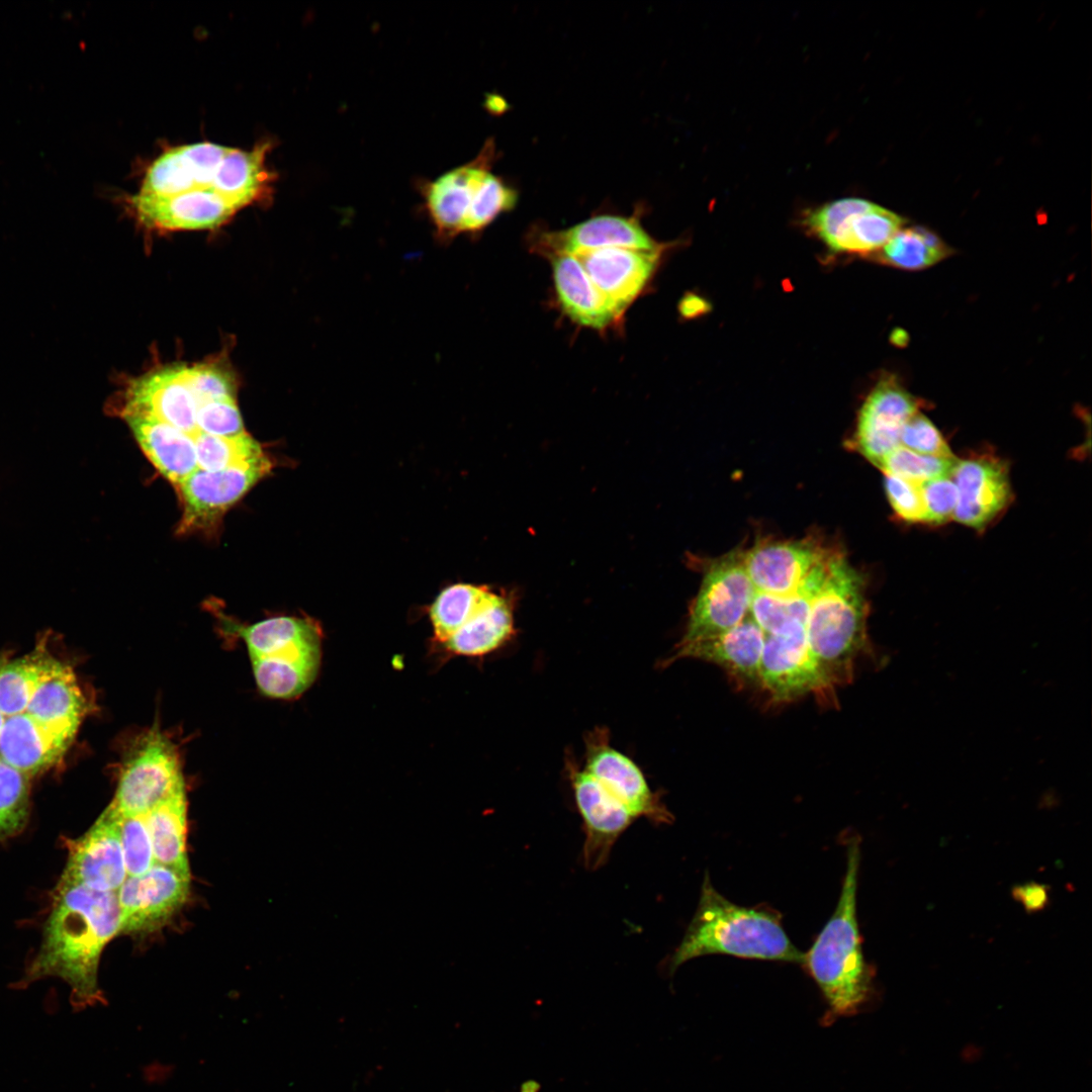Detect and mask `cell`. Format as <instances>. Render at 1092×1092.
Returning <instances> with one entry per match:
<instances>
[{
    "instance_id": "cell-1",
    "label": "cell",
    "mask_w": 1092,
    "mask_h": 1092,
    "mask_svg": "<svg viewBox=\"0 0 1092 1092\" xmlns=\"http://www.w3.org/2000/svg\"><path fill=\"white\" fill-rule=\"evenodd\" d=\"M120 922L117 892L60 879L25 984L57 977L69 985L75 1009L104 1002L98 986L99 959L108 941L120 933Z\"/></svg>"
},
{
    "instance_id": "cell-2",
    "label": "cell",
    "mask_w": 1092,
    "mask_h": 1092,
    "mask_svg": "<svg viewBox=\"0 0 1092 1092\" xmlns=\"http://www.w3.org/2000/svg\"><path fill=\"white\" fill-rule=\"evenodd\" d=\"M859 845L856 835L847 840L839 900L803 963L825 1000L824 1025L858 1014L874 996V973L863 957L856 915Z\"/></svg>"
},
{
    "instance_id": "cell-3",
    "label": "cell",
    "mask_w": 1092,
    "mask_h": 1092,
    "mask_svg": "<svg viewBox=\"0 0 1092 1092\" xmlns=\"http://www.w3.org/2000/svg\"><path fill=\"white\" fill-rule=\"evenodd\" d=\"M707 954L796 964L805 960L784 930L779 913L732 903L714 888L708 873L696 913L670 958L669 971Z\"/></svg>"
},
{
    "instance_id": "cell-4",
    "label": "cell",
    "mask_w": 1092,
    "mask_h": 1092,
    "mask_svg": "<svg viewBox=\"0 0 1092 1092\" xmlns=\"http://www.w3.org/2000/svg\"><path fill=\"white\" fill-rule=\"evenodd\" d=\"M267 150V144L243 151L212 143L169 149L148 168L139 193L212 190L241 209L269 194L274 175L266 166Z\"/></svg>"
},
{
    "instance_id": "cell-5",
    "label": "cell",
    "mask_w": 1092,
    "mask_h": 1092,
    "mask_svg": "<svg viewBox=\"0 0 1092 1092\" xmlns=\"http://www.w3.org/2000/svg\"><path fill=\"white\" fill-rule=\"evenodd\" d=\"M868 611L861 576L840 552L832 550L811 600L806 638L835 686L851 679L855 661L869 649Z\"/></svg>"
},
{
    "instance_id": "cell-6",
    "label": "cell",
    "mask_w": 1092,
    "mask_h": 1092,
    "mask_svg": "<svg viewBox=\"0 0 1092 1092\" xmlns=\"http://www.w3.org/2000/svg\"><path fill=\"white\" fill-rule=\"evenodd\" d=\"M242 638L259 691L292 700L314 681L322 662L323 630L310 617L277 616L251 625L225 622Z\"/></svg>"
},
{
    "instance_id": "cell-7",
    "label": "cell",
    "mask_w": 1092,
    "mask_h": 1092,
    "mask_svg": "<svg viewBox=\"0 0 1092 1092\" xmlns=\"http://www.w3.org/2000/svg\"><path fill=\"white\" fill-rule=\"evenodd\" d=\"M495 156V145L488 140L473 160L422 186L425 208L440 242L476 234L517 204L518 191L491 170Z\"/></svg>"
},
{
    "instance_id": "cell-8",
    "label": "cell",
    "mask_w": 1092,
    "mask_h": 1092,
    "mask_svg": "<svg viewBox=\"0 0 1092 1092\" xmlns=\"http://www.w3.org/2000/svg\"><path fill=\"white\" fill-rule=\"evenodd\" d=\"M183 784L176 746L154 729L138 740L124 759L107 807L119 815H146Z\"/></svg>"
},
{
    "instance_id": "cell-9",
    "label": "cell",
    "mask_w": 1092,
    "mask_h": 1092,
    "mask_svg": "<svg viewBox=\"0 0 1092 1092\" xmlns=\"http://www.w3.org/2000/svg\"><path fill=\"white\" fill-rule=\"evenodd\" d=\"M897 213L860 198L835 200L808 211L804 224L832 252L874 254L900 230Z\"/></svg>"
},
{
    "instance_id": "cell-10",
    "label": "cell",
    "mask_w": 1092,
    "mask_h": 1092,
    "mask_svg": "<svg viewBox=\"0 0 1092 1092\" xmlns=\"http://www.w3.org/2000/svg\"><path fill=\"white\" fill-rule=\"evenodd\" d=\"M754 587L743 554L734 551L707 569L689 613L679 641H691L730 630L749 613Z\"/></svg>"
},
{
    "instance_id": "cell-11",
    "label": "cell",
    "mask_w": 1092,
    "mask_h": 1092,
    "mask_svg": "<svg viewBox=\"0 0 1092 1092\" xmlns=\"http://www.w3.org/2000/svg\"><path fill=\"white\" fill-rule=\"evenodd\" d=\"M758 684L776 703L808 695L828 701L835 688L810 650L806 630L765 634Z\"/></svg>"
},
{
    "instance_id": "cell-12",
    "label": "cell",
    "mask_w": 1092,
    "mask_h": 1092,
    "mask_svg": "<svg viewBox=\"0 0 1092 1092\" xmlns=\"http://www.w3.org/2000/svg\"><path fill=\"white\" fill-rule=\"evenodd\" d=\"M271 469L268 457L217 471L197 468L179 485L180 534L215 526L224 513Z\"/></svg>"
},
{
    "instance_id": "cell-13",
    "label": "cell",
    "mask_w": 1092,
    "mask_h": 1092,
    "mask_svg": "<svg viewBox=\"0 0 1092 1092\" xmlns=\"http://www.w3.org/2000/svg\"><path fill=\"white\" fill-rule=\"evenodd\" d=\"M189 886V873L156 862L142 875L126 877L117 891L120 932L160 928L183 906Z\"/></svg>"
},
{
    "instance_id": "cell-14",
    "label": "cell",
    "mask_w": 1092,
    "mask_h": 1092,
    "mask_svg": "<svg viewBox=\"0 0 1092 1092\" xmlns=\"http://www.w3.org/2000/svg\"><path fill=\"white\" fill-rule=\"evenodd\" d=\"M584 769L634 818L645 817L654 823L672 821L671 813L651 791L639 766L610 745L607 729L597 728L586 736Z\"/></svg>"
},
{
    "instance_id": "cell-15",
    "label": "cell",
    "mask_w": 1092,
    "mask_h": 1092,
    "mask_svg": "<svg viewBox=\"0 0 1092 1092\" xmlns=\"http://www.w3.org/2000/svg\"><path fill=\"white\" fill-rule=\"evenodd\" d=\"M919 405L894 375H884L859 410L854 436L858 452L879 467L900 446L902 428Z\"/></svg>"
},
{
    "instance_id": "cell-16",
    "label": "cell",
    "mask_w": 1092,
    "mask_h": 1092,
    "mask_svg": "<svg viewBox=\"0 0 1092 1092\" xmlns=\"http://www.w3.org/2000/svg\"><path fill=\"white\" fill-rule=\"evenodd\" d=\"M830 551L811 539L762 541L743 554V559L755 592L790 596L801 592Z\"/></svg>"
},
{
    "instance_id": "cell-17",
    "label": "cell",
    "mask_w": 1092,
    "mask_h": 1092,
    "mask_svg": "<svg viewBox=\"0 0 1092 1092\" xmlns=\"http://www.w3.org/2000/svg\"><path fill=\"white\" fill-rule=\"evenodd\" d=\"M566 768L585 832L583 864L595 871L607 862L613 845L634 817L584 768L569 759Z\"/></svg>"
},
{
    "instance_id": "cell-18",
    "label": "cell",
    "mask_w": 1092,
    "mask_h": 1092,
    "mask_svg": "<svg viewBox=\"0 0 1092 1092\" xmlns=\"http://www.w3.org/2000/svg\"><path fill=\"white\" fill-rule=\"evenodd\" d=\"M66 844L69 855L62 880L97 891H118L127 875L118 825L107 808L86 833Z\"/></svg>"
},
{
    "instance_id": "cell-19",
    "label": "cell",
    "mask_w": 1092,
    "mask_h": 1092,
    "mask_svg": "<svg viewBox=\"0 0 1092 1092\" xmlns=\"http://www.w3.org/2000/svg\"><path fill=\"white\" fill-rule=\"evenodd\" d=\"M183 366H168L131 381L125 390L121 417L153 418L195 436L199 404L185 380Z\"/></svg>"
},
{
    "instance_id": "cell-20",
    "label": "cell",
    "mask_w": 1092,
    "mask_h": 1092,
    "mask_svg": "<svg viewBox=\"0 0 1092 1092\" xmlns=\"http://www.w3.org/2000/svg\"><path fill=\"white\" fill-rule=\"evenodd\" d=\"M950 477L958 489L953 519L963 525L984 528L1011 502L1008 468L996 457L957 459Z\"/></svg>"
},
{
    "instance_id": "cell-21",
    "label": "cell",
    "mask_w": 1092,
    "mask_h": 1092,
    "mask_svg": "<svg viewBox=\"0 0 1092 1092\" xmlns=\"http://www.w3.org/2000/svg\"><path fill=\"white\" fill-rule=\"evenodd\" d=\"M764 638L765 633L748 613L730 630L691 641H678L665 662L681 658L699 659L718 665L740 682L758 684Z\"/></svg>"
},
{
    "instance_id": "cell-22",
    "label": "cell",
    "mask_w": 1092,
    "mask_h": 1092,
    "mask_svg": "<svg viewBox=\"0 0 1092 1092\" xmlns=\"http://www.w3.org/2000/svg\"><path fill=\"white\" fill-rule=\"evenodd\" d=\"M130 205L145 225L167 231L213 229L240 210L212 190H192L168 196L138 193L131 197Z\"/></svg>"
},
{
    "instance_id": "cell-23",
    "label": "cell",
    "mask_w": 1092,
    "mask_h": 1092,
    "mask_svg": "<svg viewBox=\"0 0 1092 1092\" xmlns=\"http://www.w3.org/2000/svg\"><path fill=\"white\" fill-rule=\"evenodd\" d=\"M661 250L605 248L575 254L595 286L621 315L652 276Z\"/></svg>"
},
{
    "instance_id": "cell-24",
    "label": "cell",
    "mask_w": 1092,
    "mask_h": 1092,
    "mask_svg": "<svg viewBox=\"0 0 1092 1092\" xmlns=\"http://www.w3.org/2000/svg\"><path fill=\"white\" fill-rule=\"evenodd\" d=\"M551 256L575 255L605 248L662 250L635 216L598 215L569 229L543 233L539 243Z\"/></svg>"
},
{
    "instance_id": "cell-25",
    "label": "cell",
    "mask_w": 1092,
    "mask_h": 1092,
    "mask_svg": "<svg viewBox=\"0 0 1092 1092\" xmlns=\"http://www.w3.org/2000/svg\"><path fill=\"white\" fill-rule=\"evenodd\" d=\"M515 633L512 598L490 589L463 624L436 647L446 656L477 657L495 651Z\"/></svg>"
},
{
    "instance_id": "cell-26",
    "label": "cell",
    "mask_w": 1092,
    "mask_h": 1092,
    "mask_svg": "<svg viewBox=\"0 0 1092 1092\" xmlns=\"http://www.w3.org/2000/svg\"><path fill=\"white\" fill-rule=\"evenodd\" d=\"M122 418L148 459L174 485L197 469L193 437L153 418Z\"/></svg>"
},
{
    "instance_id": "cell-27",
    "label": "cell",
    "mask_w": 1092,
    "mask_h": 1092,
    "mask_svg": "<svg viewBox=\"0 0 1092 1092\" xmlns=\"http://www.w3.org/2000/svg\"><path fill=\"white\" fill-rule=\"evenodd\" d=\"M554 285L559 304L575 323L603 329L619 312L614 304L595 286L574 255L551 256Z\"/></svg>"
},
{
    "instance_id": "cell-28",
    "label": "cell",
    "mask_w": 1092,
    "mask_h": 1092,
    "mask_svg": "<svg viewBox=\"0 0 1092 1092\" xmlns=\"http://www.w3.org/2000/svg\"><path fill=\"white\" fill-rule=\"evenodd\" d=\"M156 863L189 873L186 832L187 798L185 784L159 802L145 815Z\"/></svg>"
},
{
    "instance_id": "cell-29",
    "label": "cell",
    "mask_w": 1092,
    "mask_h": 1092,
    "mask_svg": "<svg viewBox=\"0 0 1092 1092\" xmlns=\"http://www.w3.org/2000/svg\"><path fill=\"white\" fill-rule=\"evenodd\" d=\"M819 586L809 582L801 592L790 596L755 592L749 615L765 634L806 630L811 600Z\"/></svg>"
},
{
    "instance_id": "cell-30",
    "label": "cell",
    "mask_w": 1092,
    "mask_h": 1092,
    "mask_svg": "<svg viewBox=\"0 0 1092 1092\" xmlns=\"http://www.w3.org/2000/svg\"><path fill=\"white\" fill-rule=\"evenodd\" d=\"M952 251L930 231L915 226L900 230L875 258L883 264L905 270L930 267Z\"/></svg>"
},
{
    "instance_id": "cell-31",
    "label": "cell",
    "mask_w": 1092,
    "mask_h": 1092,
    "mask_svg": "<svg viewBox=\"0 0 1092 1092\" xmlns=\"http://www.w3.org/2000/svg\"><path fill=\"white\" fill-rule=\"evenodd\" d=\"M490 588L456 583L443 589L429 610L435 647L447 640L473 613Z\"/></svg>"
},
{
    "instance_id": "cell-32",
    "label": "cell",
    "mask_w": 1092,
    "mask_h": 1092,
    "mask_svg": "<svg viewBox=\"0 0 1092 1092\" xmlns=\"http://www.w3.org/2000/svg\"><path fill=\"white\" fill-rule=\"evenodd\" d=\"M197 468L217 471L264 457L260 444L246 432L234 437L198 432L193 436Z\"/></svg>"
},
{
    "instance_id": "cell-33",
    "label": "cell",
    "mask_w": 1092,
    "mask_h": 1092,
    "mask_svg": "<svg viewBox=\"0 0 1092 1092\" xmlns=\"http://www.w3.org/2000/svg\"><path fill=\"white\" fill-rule=\"evenodd\" d=\"M956 460L954 457L919 454L900 445L885 457L879 468L885 474L920 484L932 478L950 475Z\"/></svg>"
},
{
    "instance_id": "cell-34",
    "label": "cell",
    "mask_w": 1092,
    "mask_h": 1092,
    "mask_svg": "<svg viewBox=\"0 0 1092 1092\" xmlns=\"http://www.w3.org/2000/svg\"><path fill=\"white\" fill-rule=\"evenodd\" d=\"M106 808L118 825L126 875L134 877L146 873L155 859L145 815H119Z\"/></svg>"
},
{
    "instance_id": "cell-35",
    "label": "cell",
    "mask_w": 1092,
    "mask_h": 1092,
    "mask_svg": "<svg viewBox=\"0 0 1092 1092\" xmlns=\"http://www.w3.org/2000/svg\"><path fill=\"white\" fill-rule=\"evenodd\" d=\"M30 779L15 771L0 772V837L16 833L28 813Z\"/></svg>"
},
{
    "instance_id": "cell-36",
    "label": "cell",
    "mask_w": 1092,
    "mask_h": 1092,
    "mask_svg": "<svg viewBox=\"0 0 1092 1092\" xmlns=\"http://www.w3.org/2000/svg\"><path fill=\"white\" fill-rule=\"evenodd\" d=\"M183 372L199 405L211 400L235 397L234 380L215 365H184Z\"/></svg>"
},
{
    "instance_id": "cell-37",
    "label": "cell",
    "mask_w": 1092,
    "mask_h": 1092,
    "mask_svg": "<svg viewBox=\"0 0 1092 1092\" xmlns=\"http://www.w3.org/2000/svg\"><path fill=\"white\" fill-rule=\"evenodd\" d=\"M198 432L213 436L234 437L245 433L235 397L204 402L196 414Z\"/></svg>"
},
{
    "instance_id": "cell-38",
    "label": "cell",
    "mask_w": 1092,
    "mask_h": 1092,
    "mask_svg": "<svg viewBox=\"0 0 1092 1092\" xmlns=\"http://www.w3.org/2000/svg\"><path fill=\"white\" fill-rule=\"evenodd\" d=\"M900 445L923 455L954 457L938 429L920 412L913 415L903 426Z\"/></svg>"
},
{
    "instance_id": "cell-39",
    "label": "cell",
    "mask_w": 1092,
    "mask_h": 1092,
    "mask_svg": "<svg viewBox=\"0 0 1092 1092\" xmlns=\"http://www.w3.org/2000/svg\"><path fill=\"white\" fill-rule=\"evenodd\" d=\"M925 523L943 524L953 518L958 504V489L950 475L926 480L919 484Z\"/></svg>"
},
{
    "instance_id": "cell-40",
    "label": "cell",
    "mask_w": 1092,
    "mask_h": 1092,
    "mask_svg": "<svg viewBox=\"0 0 1092 1092\" xmlns=\"http://www.w3.org/2000/svg\"><path fill=\"white\" fill-rule=\"evenodd\" d=\"M885 488L890 505L899 518L910 523H925L919 484L885 474Z\"/></svg>"
},
{
    "instance_id": "cell-41",
    "label": "cell",
    "mask_w": 1092,
    "mask_h": 1092,
    "mask_svg": "<svg viewBox=\"0 0 1092 1092\" xmlns=\"http://www.w3.org/2000/svg\"><path fill=\"white\" fill-rule=\"evenodd\" d=\"M1012 897L1026 912H1037L1042 910L1049 902V888L1043 884L1029 882L1015 886L1012 889Z\"/></svg>"
},
{
    "instance_id": "cell-42",
    "label": "cell",
    "mask_w": 1092,
    "mask_h": 1092,
    "mask_svg": "<svg viewBox=\"0 0 1092 1092\" xmlns=\"http://www.w3.org/2000/svg\"><path fill=\"white\" fill-rule=\"evenodd\" d=\"M711 307L708 300L694 293H688L679 303L680 313L688 318L703 315L709 312Z\"/></svg>"
},
{
    "instance_id": "cell-43",
    "label": "cell",
    "mask_w": 1092,
    "mask_h": 1092,
    "mask_svg": "<svg viewBox=\"0 0 1092 1092\" xmlns=\"http://www.w3.org/2000/svg\"><path fill=\"white\" fill-rule=\"evenodd\" d=\"M540 1085L534 1081L526 1082L522 1085L521 1092H537Z\"/></svg>"
}]
</instances>
